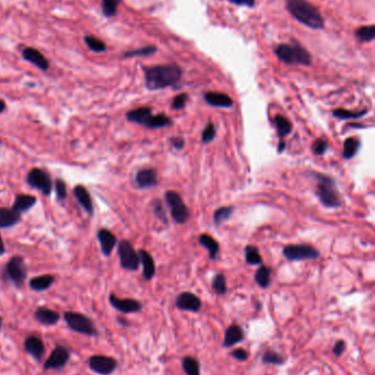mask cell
<instances>
[{"label":"cell","instance_id":"40","mask_svg":"<svg viewBox=\"0 0 375 375\" xmlns=\"http://www.w3.org/2000/svg\"><path fill=\"white\" fill-rule=\"evenodd\" d=\"M357 38L363 42H369L375 39V26L370 27H362L357 30L356 32Z\"/></svg>","mask_w":375,"mask_h":375},{"label":"cell","instance_id":"36","mask_svg":"<svg viewBox=\"0 0 375 375\" xmlns=\"http://www.w3.org/2000/svg\"><path fill=\"white\" fill-rule=\"evenodd\" d=\"M234 207H222L217 209L214 214H213V220H214V224L216 226H219L220 224H223L224 222H226L227 219H230L231 216L233 215L234 213Z\"/></svg>","mask_w":375,"mask_h":375},{"label":"cell","instance_id":"54","mask_svg":"<svg viewBox=\"0 0 375 375\" xmlns=\"http://www.w3.org/2000/svg\"><path fill=\"white\" fill-rule=\"evenodd\" d=\"M6 109H7L6 102L3 99H0V114L4 113L6 111Z\"/></svg>","mask_w":375,"mask_h":375},{"label":"cell","instance_id":"3","mask_svg":"<svg viewBox=\"0 0 375 375\" xmlns=\"http://www.w3.org/2000/svg\"><path fill=\"white\" fill-rule=\"evenodd\" d=\"M313 176L317 180V188H316V195L323 207L335 209L341 205L339 192L337 190L336 182L332 177L326 174L314 172Z\"/></svg>","mask_w":375,"mask_h":375},{"label":"cell","instance_id":"50","mask_svg":"<svg viewBox=\"0 0 375 375\" xmlns=\"http://www.w3.org/2000/svg\"><path fill=\"white\" fill-rule=\"evenodd\" d=\"M153 51H155V48L154 47H149V48H144V49H141V51H133L132 53H128L125 54V56H133V55H147V54H151L153 53Z\"/></svg>","mask_w":375,"mask_h":375},{"label":"cell","instance_id":"48","mask_svg":"<svg viewBox=\"0 0 375 375\" xmlns=\"http://www.w3.org/2000/svg\"><path fill=\"white\" fill-rule=\"evenodd\" d=\"M169 142H170V144H171V146L173 147V148L177 149V151H181L186 145L185 139H183L181 136H173V137H171L170 139H169Z\"/></svg>","mask_w":375,"mask_h":375},{"label":"cell","instance_id":"2","mask_svg":"<svg viewBox=\"0 0 375 375\" xmlns=\"http://www.w3.org/2000/svg\"><path fill=\"white\" fill-rule=\"evenodd\" d=\"M286 8L301 23L312 29H322L323 20L316 7L307 0H288Z\"/></svg>","mask_w":375,"mask_h":375},{"label":"cell","instance_id":"46","mask_svg":"<svg viewBox=\"0 0 375 375\" xmlns=\"http://www.w3.org/2000/svg\"><path fill=\"white\" fill-rule=\"evenodd\" d=\"M231 357L239 362H246L249 359V352L244 348H236L231 352Z\"/></svg>","mask_w":375,"mask_h":375},{"label":"cell","instance_id":"32","mask_svg":"<svg viewBox=\"0 0 375 375\" xmlns=\"http://www.w3.org/2000/svg\"><path fill=\"white\" fill-rule=\"evenodd\" d=\"M255 281L261 289H268L271 283V269L261 264L255 273Z\"/></svg>","mask_w":375,"mask_h":375},{"label":"cell","instance_id":"35","mask_svg":"<svg viewBox=\"0 0 375 375\" xmlns=\"http://www.w3.org/2000/svg\"><path fill=\"white\" fill-rule=\"evenodd\" d=\"M245 258L247 263L252 264V266H261L262 264V257L258 247L256 246L249 245L245 248Z\"/></svg>","mask_w":375,"mask_h":375},{"label":"cell","instance_id":"38","mask_svg":"<svg viewBox=\"0 0 375 375\" xmlns=\"http://www.w3.org/2000/svg\"><path fill=\"white\" fill-rule=\"evenodd\" d=\"M366 113V110L361 112H354V111H348V110L344 109H337L333 112V114L338 117V119H342V120H357L362 117L364 114Z\"/></svg>","mask_w":375,"mask_h":375},{"label":"cell","instance_id":"39","mask_svg":"<svg viewBox=\"0 0 375 375\" xmlns=\"http://www.w3.org/2000/svg\"><path fill=\"white\" fill-rule=\"evenodd\" d=\"M85 43L87 44V46L89 47L91 51H93V52H97V53L105 52L106 48H107L104 42H102L99 39H97V38H94V36H92V35L85 36Z\"/></svg>","mask_w":375,"mask_h":375},{"label":"cell","instance_id":"29","mask_svg":"<svg viewBox=\"0 0 375 375\" xmlns=\"http://www.w3.org/2000/svg\"><path fill=\"white\" fill-rule=\"evenodd\" d=\"M172 124H173V122H172V120L170 119V117H169L166 114H164V113H159V114H153L151 116L149 121L147 122L145 128L157 130V129L169 128V127H171Z\"/></svg>","mask_w":375,"mask_h":375},{"label":"cell","instance_id":"41","mask_svg":"<svg viewBox=\"0 0 375 375\" xmlns=\"http://www.w3.org/2000/svg\"><path fill=\"white\" fill-rule=\"evenodd\" d=\"M152 209L154 211V214L157 216V218L160 220V222L167 225L168 224V217H167L165 208H164L163 203H161V201L160 200L153 201Z\"/></svg>","mask_w":375,"mask_h":375},{"label":"cell","instance_id":"24","mask_svg":"<svg viewBox=\"0 0 375 375\" xmlns=\"http://www.w3.org/2000/svg\"><path fill=\"white\" fill-rule=\"evenodd\" d=\"M20 220L21 214L13 208H0V230L16 226Z\"/></svg>","mask_w":375,"mask_h":375},{"label":"cell","instance_id":"15","mask_svg":"<svg viewBox=\"0 0 375 375\" xmlns=\"http://www.w3.org/2000/svg\"><path fill=\"white\" fill-rule=\"evenodd\" d=\"M23 349L29 356H31L36 361H42V359L45 355V343L40 337L31 335L26 338L23 342Z\"/></svg>","mask_w":375,"mask_h":375},{"label":"cell","instance_id":"14","mask_svg":"<svg viewBox=\"0 0 375 375\" xmlns=\"http://www.w3.org/2000/svg\"><path fill=\"white\" fill-rule=\"evenodd\" d=\"M174 305L180 311L198 313L202 308V301L193 293L182 292L176 298Z\"/></svg>","mask_w":375,"mask_h":375},{"label":"cell","instance_id":"6","mask_svg":"<svg viewBox=\"0 0 375 375\" xmlns=\"http://www.w3.org/2000/svg\"><path fill=\"white\" fill-rule=\"evenodd\" d=\"M27 277L28 268L24 259L21 256H13L5 266L3 272L4 281L12 283L17 288H21L24 284Z\"/></svg>","mask_w":375,"mask_h":375},{"label":"cell","instance_id":"55","mask_svg":"<svg viewBox=\"0 0 375 375\" xmlns=\"http://www.w3.org/2000/svg\"><path fill=\"white\" fill-rule=\"evenodd\" d=\"M284 149H285V143H284L283 139H281V142H280V144H279V147H278V152L282 153Z\"/></svg>","mask_w":375,"mask_h":375},{"label":"cell","instance_id":"17","mask_svg":"<svg viewBox=\"0 0 375 375\" xmlns=\"http://www.w3.org/2000/svg\"><path fill=\"white\" fill-rule=\"evenodd\" d=\"M244 339H245L244 329H242L239 325H237V323H232V325H230L225 330L222 345L223 348L229 349L242 342Z\"/></svg>","mask_w":375,"mask_h":375},{"label":"cell","instance_id":"30","mask_svg":"<svg viewBox=\"0 0 375 375\" xmlns=\"http://www.w3.org/2000/svg\"><path fill=\"white\" fill-rule=\"evenodd\" d=\"M182 370L186 375H201V365L198 360L194 357H183L182 361Z\"/></svg>","mask_w":375,"mask_h":375},{"label":"cell","instance_id":"31","mask_svg":"<svg viewBox=\"0 0 375 375\" xmlns=\"http://www.w3.org/2000/svg\"><path fill=\"white\" fill-rule=\"evenodd\" d=\"M274 125H276L278 136L281 139H283V137H285L286 135H289L293 129L290 120L286 119L285 116L281 114H278L274 116Z\"/></svg>","mask_w":375,"mask_h":375},{"label":"cell","instance_id":"7","mask_svg":"<svg viewBox=\"0 0 375 375\" xmlns=\"http://www.w3.org/2000/svg\"><path fill=\"white\" fill-rule=\"evenodd\" d=\"M27 183L31 188L39 190L45 196H49L54 188L51 174L42 168H32L27 176Z\"/></svg>","mask_w":375,"mask_h":375},{"label":"cell","instance_id":"12","mask_svg":"<svg viewBox=\"0 0 375 375\" xmlns=\"http://www.w3.org/2000/svg\"><path fill=\"white\" fill-rule=\"evenodd\" d=\"M88 365L92 372L99 375H111L116 371L119 363L113 357L95 355L91 356L88 360Z\"/></svg>","mask_w":375,"mask_h":375},{"label":"cell","instance_id":"16","mask_svg":"<svg viewBox=\"0 0 375 375\" xmlns=\"http://www.w3.org/2000/svg\"><path fill=\"white\" fill-rule=\"evenodd\" d=\"M135 185L138 189H148L155 187L158 183V173L154 168L141 169L135 174Z\"/></svg>","mask_w":375,"mask_h":375},{"label":"cell","instance_id":"37","mask_svg":"<svg viewBox=\"0 0 375 375\" xmlns=\"http://www.w3.org/2000/svg\"><path fill=\"white\" fill-rule=\"evenodd\" d=\"M212 289L217 295H224L227 292L226 277L223 273H217L212 281Z\"/></svg>","mask_w":375,"mask_h":375},{"label":"cell","instance_id":"8","mask_svg":"<svg viewBox=\"0 0 375 375\" xmlns=\"http://www.w3.org/2000/svg\"><path fill=\"white\" fill-rule=\"evenodd\" d=\"M166 203L170 209L172 219L177 224H185L189 219V209L182 200V196L176 191H167L165 194Z\"/></svg>","mask_w":375,"mask_h":375},{"label":"cell","instance_id":"1","mask_svg":"<svg viewBox=\"0 0 375 375\" xmlns=\"http://www.w3.org/2000/svg\"><path fill=\"white\" fill-rule=\"evenodd\" d=\"M181 76V68L174 64L153 66L145 69V84L149 90H159L174 86Z\"/></svg>","mask_w":375,"mask_h":375},{"label":"cell","instance_id":"13","mask_svg":"<svg viewBox=\"0 0 375 375\" xmlns=\"http://www.w3.org/2000/svg\"><path fill=\"white\" fill-rule=\"evenodd\" d=\"M109 303L122 314H136L143 310V304L135 298H120L115 294L109 295Z\"/></svg>","mask_w":375,"mask_h":375},{"label":"cell","instance_id":"5","mask_svg":"<svg viewBox=\"0 0 375 375\" xmlns=\"http://www.w3.org/2000/svg\"><path fill=\"white\" fill-rule=\"evenodd\" d=\"M276 54L282 62L290 65H310L312 62L310 53L298 44H281L277 47Z\"/></svg>","mask_w":375,"mask_h":375},{"label":"cell","instance_id":"53","mask_svg":"<svg viewBox=\"0 0 375 375\" xmlns=\"http://www.w3.org/2000/svg\"><path fill=\"white\" fill-rule=\"evenodd\" d=\"M117 322H119L120 325H121V326H123V327L129 326V321H128L127 319H125V318H122V317H119V318H117Z\"/></svg>","mask_w":375,"mask_h":375},{"label":"cell","instance_id":"9","mask_svg":"<svg viewBox=\"0 0 375 375\" xmlns=\"http://www.w3.org/2000/svg\"><path fill=\"white\" fill-rule=\"evenodd\" d=\"M117 255H119L121 267L127 271H136L141 264L138 253L127 239H122L117 244Z\"/></svg>","mask_w":375,"mask_h":375},{"label":"cell","instance_id":"56","mask_svg":"<svg viewBox=\"0 0 375 375\" xmlns=\"http://www.w3.org/2000/svg\"><path fill=\"white\" fill-rule=\"evenodd\" d=\"M2 329H3V317L0 316V332H2Z\"/></svg>","mask_w":375,"mask_h":375},{"label":"cell","instance_id":"11","mask_svg":"<svg viewBox=\"0 0 375 375\" xmlns=\"http://www.w3.org/2000/svg\"><path fill=\"white\" fill-rule=\"evenodd\" d=\"M283 255L290 261L317 259L320 253L311 245H289L283 248Z\"/></svg>","mask_w":375,"mask_h":375},{"label":"cell","instance_id":"20","mask_svg":"<svg viewBox=\"0 0 375 375\" xmlns=\"http://www.w3.org/2000/svg\"><path fill=\"white\" fill-rule=\"evenodd\" d=\"M97 238L101 247V252L106 257H110L117 244L115 235L107 229H101L97 233Z\"/></svg>","mask_w":375,"mask_h":375},{"label":"cell","instance_id":"27","mask_svg":"<svg viewBox=\"0 0 375 375\" xmlns=\"http://www.w3.org/2000/svg\"><path fill=\"white\" fill-rule=\"evenodd\" d=\"M55 282V277L52 274H42L39 277L32 278L30 282H29V286L30 289L35 292H43L48 290Z\"/></svg>","mask_w":375,"mask_h":375},{"label":"cell","instance_id":"10","mask_svg":"<svg viewBox=\"0 0 375 375\" xmlns=\"http://www.w3.org/2000/svg\"><path fill=\"white\" fill-rule=\"evenodd\" d=\"M71 357V351L69 348L64 344H56L54 349L51 352L48 358L45 360L43 364V370H63L67 365Z\"/></svg>","mask_w":375,"mask_h":375},{"label":"cell","instance_id":"51","mask_svg":"<svg viewBox=\"0 0 375 375\" xmlns=\"http://www.w3.org/2000/svg\"><path fill=\"white\" fill-rule=\"evenodd\" d=\"M230 2L238 6H247V7L255 6V0H230Z\"/></svg>","mask_w":375,"mask_h":375},{"label":"cell","instance_id":"28","mask_svg":"<svg viewBox=\"0 0 375 375\" xmlns=\"http://www.w3.org/2000/svg\"><path fill=\"white\" fill-rule=\"evenodd\" d=\"M198 242H200L201 246H203L208 250L210 258L212 260H215L217 258V255L219 253V245L215 238H213L208 234H202L201 236L198 237Z\"/></svg>","mask_w":375,"mask_h":375},{"label":"cell","instance_id":"33","mask_svg":"<svg viewBox=\"0 0 375 375\" xmlns=\"http://www.w3.org/2000/svg\"><path fill=\"white\" fill-rule=\"evenodd\" d=\"M261 362L268 365H282L285 362V358L279 352L268 349L262 354Z\"/></svg>","mask_w":375,"mask_h":375},{"label":"cell","instance_id":"23","mask_svg":"<svg viewBox=\"0 0 375 375\" xmlns=\"http://www.w3.org/2000/svg\"><path fill=\"white\" fill-rule=\"evenodd\" d=\"M72 193L75 195L76 200L78 201V203L82 207L88 214L92 215L93 214V203H92V198L91 195L89 193V191L87 190V188L83 185H78L72 190Z\"/></svg>","mask_w":375,"mask_h":375},{"label":"cell","instance_id":"57","mask_svg":"<svg viewBox=\"0 0 375 375\" xmlns=\"http://www.w3.org/2000/svg\"><path fill=\"white\" fill-rule=\"evenodd\" d=\"M0 145H2V141H0Z\"/></svg>","mask_w":375,"mask_h":375},{"label":"cell","instance_id":"45","mask_svg":"<svg viewBox=\"0 0 375 375\" xmlns=\"http://www.w3.org/2000/svg\"><path fill=\"white\" fill-rule=\"evenodd\" d=\"M54 189H55L56 196L60 201H63L66 197H67V187H66V183L62 179L58 178L55 180Z\"/></svg>","mask_w":375,"mask_h":375},{"label":"cell","instance_id":"43","mask_svg":"<svg viewBox=\"0 0 375 375\" xmlns=\"http://www.w3.org/2000/svg\"><path fill=\"white\" fill-rule=\"evenodd\" d=\"M327 149H328V141L323 137L315 139V142L312 145V152L314 155L317 156L323 155V154L327 152Z\"/></svg>","mask_w":375,"mask_h":375},{"label":"cell","instance_id":"47","mask_svg":"<svg viewBox=\"0 0 375 375\" xmlns=\"http://www.w3.org/2000/svg\"><path fill=\"white\" fill-rule=\"evenodd\" d=\"M187 101H188V94L180 93L178 95H176V97L173 98L171 108L174 110H181L186 107Z\"/></svg>","mask_w":375,"mask_h":375},{"label":"cell","instance_id":"25","mask_svg":"<svg viewBox=\"0 0 375 375\" xmlns=\"http://www.w3.org/2000/svg\"><path fill=\"white\" fill-rule=\"evenodd\" d=\"M152 109L148 107H141L131 110L127 113V120L132 123H136L142 127H146L147 122L149 121L151 116L153 115Z\"/></svg>","mask_w":375,"mask_h":375},{"label":"cell","instance_id":"19","mask_svg":"<svg viewBox=\"0 0 375 375\" xmlns=\"http://www.w3.org/2000/svg\"><path fill=\"white\" fill-rule=\"evenodd\" d=\"M22 57H23L24 61L33 64L41 70L45 71L49 68V63L47 61V58L44 56L39 49H36L34 47L24 48L22 51Z\"/></svg>","mask_w":375,"mask_h":375},{"label":"cell","instance_id":"4","mask_svg":"<svg viewBox=\"0 0 375 375\" xmlns=\"http://www.w3.org/2000/svg\"><path fill=\"white\" fill-rule=\"evenodd\" d=\"M63 318L72 332L89 337L99 336V330L95 327L94 321L85 314L68 311L64 313Z\"/></svg>","mask_w":375,"mask_h":375},{"label":"cell","instance_id":"44","mask_svg":"<svg viewBox=\"0 0 375 375\" xmlns=\"http://www.w3.org/2000/svg\"><path fill=\"white\" fill-rule=\"evenodd\" d=\"M119 0H102V11L107 17H113L116 13Z\"/></svg>","mask_w":375,"mask_h":375},{"label":"cell","instance_id":"21","mask_svg":"<svg viewBox=\"0 0 375 375\" xmlns=\"http://www.w3.org/2000/svg\"><path fill=\"white\" fill-rule=\"evenodd\" d=\"M204 100L210 106L216 108H232L234 106V100L223 92L209 91L204 93Z\"/></svg>","mask_w":375,"mask_h":375},{"label":"cell","instance_id":"18","mask_svg":"<svg viewBox=\"0 0 375 375\" xmlns=\"http://www.w3.org/2000/svg\"><path fill=\"white\" fill-rule=\"evenodd\" d=\"M35 320L44 326H55L61 320V314L45 306H40L34 312Z\"/></svg>","mask_w":375,"mask_h":375},{"label":"cell","instance_id":"42","mask_svg":"<svg viewBox=\"0 0 375 375\" xmlns=\"http://www.w3.org/2000/svg\"><path fill=\"white\" fill-rule=\"evenodd\" d=\"M216 135V128L214 123L209 122L202 132V143L203 144H210L211 142L214 141Z\"/></svg>","mask_w":375,"mask_h":375},{"label":"cell","instance_id":"26","mask_svg":"<svg viewBox=\"0 0 375 375\" xmlns=\"http://www.w3.org/2000/svg\"><path fill=\"white\" fill-rule=\"evenodd\" d=\"M36 202H38V198H36L34 195L22 193V194H18L16 198H14L12 208L17 212H19L20 214H22V213L31 210L36 204Z\"/></svg>","mask_w":375,"mask_h":375},{"label":"cell","instance_id":"49","mask_svg":"<svg viewBox=\"0 0 375 375\" xmlns=\"http://www.w3.org/2000/svg\"><path fill=\"white\" fill-rule=\"evenodd\" d=\"M345 349V343L343 340H338L336 342V344L334 345V349H333V352L335 356H341L343 354V351Z\"/></svg>","mask_w":375,"mask_h":375},{"label":"cell","instance_id":"22","mask_svg":"<svg viewBox=\"0 0 375 375\" xmlns=\"http://www.w3.org/2000/svg\"><path fill=\"white\" fill-rule=\"evenodd\" d=\"M138 256L143 267V278L146 281L153 280V278L156 274L155 260H154L152 255L148 252H146L145 249L139 250Z\"/></svg>","mask_w":375,"mask_h":375},{"label":"cell","instance_id":"34","mask_svg":"<svg viewBox=\"0 0 375 375\" xmlns=\"http://www.w3.org/2000/svg\"><path fill=\"white\" fill-rule=\"evenodd\" d=\"M360 148V141L356 137H349L343 142L342 156L344 159H350L357 155Z\"/></svg>","mask_w":375,"mask_h":375},{"label":"cell","instance_id":"52","mask_svg":"<svg viewBox=\"0 0 375 375\" xmlns=\"http://www.w3.org/2000/svg\"><path fill=\"white\" fill-rule=\"evenodd\" d=\"M5 253H6V247H5L2 235H0V257H2L3 255H5Z\"/></svg>","mask_w":375,"mask_h":375}]
</instances>
